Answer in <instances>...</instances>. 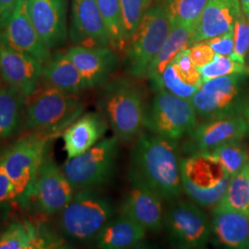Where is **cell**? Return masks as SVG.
Segmentation results:
<instances>
[{
	"label": "cell",
	"mask_w": 249,
	"mask_h": 249,
	"mask_svg": "<svg viewBox=\"0 0 249 249\" xmlns=\"http://www.w3.org/2000/svg\"><path fill=\"white\" fill-rule=\"evenodd\" d=\"M178 144L155 134H141L131 151L129 175L138 178L167 202L183 193Z\"/></svg>",
	"instance_id": "cell-1"
},
{
	"label": "cell",
	"mask_w": 249,
	"mask_h": 249,
	"mask_svg": "<svg viewBox=\"0 0 249 249\" xmlns=\"http://www.w3.org/2000/svg\"><path fill=\"white\" fill-rule=\"evenodd\" d=\"M56 229L67 242L94 240L102 229L115 217V207L100 189H82L56 214Z\"/></svg>",
	"instance_id": "cell-2"
},
{
	"label": "cell",
	"mask_w": 249,
	"mask_h": 249,
	"mask_svg": "<svg viewBox=\"0 0 249 249\" xmlns=\"http://www.w3.org/2000/svg\"><path fill=\"white\" fill-rule=\"evenodd\" d=\"M97 107L118 140L132 142L142 134L146 105L142 91L133 83L124 80L107 82Z\"/></svg>",
	"instance_id": "cell-3"
},
{
	"label": "cell",
	"mask_w": 249,
	"mask_h": 249,
	"mask_svg": "<svg viewBox=\"0 0 249 249\" xmlns=\"http://www.w3.org/2000/svg\"><path fill=\"white\" fill-rule=\"evenodd\" d=\"M73 95L45 85L28 99L26 113L20 133L38 132L53 137L80 117L85 106Z\"/></svg>",
	"instance_id": "cell-4"
},
{
	"label": "cell",
	"mask_w": 249,
	"mask_h": 249,
	"mask_svg": "<svg viewBox=\"0 0 249 249\" xmlns=\"http://www.w3.org/2000/svg\"><path fill=\"white\" fill-rule=\"evenodd\" d=\"M53 138L46 134L27 132L0 151L3 166L14 185L16 202L25 209L38 170Z\"/></svg>",
	"instance_id": "cell-5"
},
{
	"label": "cell",
	"mask_w": 249,
	"mask_h": 249,
	"mask_svg": "<svg viewBox=\"0 0 249 249\" xmlns=\"http://www.w3.org/2000/svg\"><path fill=\"white\" fill-rule=\"evenodd\" d=\"M180 168L184 192L200 207L218 204L231 180L212 153L192 154L181 160Z\"/></svg>",
	"instance_id": "cell-6"
},
{
	"label": "cell",
	"mask_w": 249,
	"mask_h": 249,
	"mask_svg": "<svg viewBox=\"0 0 249 249\" xmlns=\"http://www.w3.org/2000/svg\"><path fill=\"white\" fill-rule=\"evenodd\" d=\"M172 27L167 11L161 5L150 7L126 47V71L135 78H147L149 68L159 53Z\"/></svg>",
	"instance_id": "cell-7"
},
{
	"label": "cell",
	"mask_w": 249,
	"mask_h": 249,
	"mask_svg": "<svg viewBox=\"0 0 249 249\" xmlns=\"http://www.w3.org/2000/svg\"><path fill=\"white\" fill-rule=\"evenodd\" d=\"M118 151L117 137L103 139L89 151L67 160L61 170L75 191L101 189L114 178Z\"/></svg>",
	"instance_id": "cell-8"
},
{
	"label": "cell",
	"mask_w": 249,
	"mask_h": 249,
	"mask_svg": "<svg viewBox=\"0 0 249 249\" xmlns=\"http://www.w3.org/2000/svg\"><path fill=\"white\" fill-rule=\"evenodd\" d=\"M155 91L146 107L144 127L151 133L178 142L197 124L194 106L191 100L180 98L163 89Z\"/></svg>",
	"instance_id": "cell-9"
},
{
	"label": "cell",
	"mask_w": 249,
	"mask_h": 249,
	"mask_svg": "<svg viewBox=\"0 0 249 249\" xmlns=\"http://www.w3.org/2000/svg\"><path fill=\"white\" fill-rule=\"evenodd\" d=\"M246 75H229L207 80L201 84L191 102L201 122L241 116L247 92Z\"/></svg>",
	"instance_id": "cell-10"
},
{
	"label": "cell",
	"mask_w": 249,
	"mask_h": 249,
	"mask_svg": "<svg viewBox=\"0 0 249 249\" xmlns=\"http://www.w3.org/2000/svg\"><path fill=\"white\" fill-rule=\"evenodd\" d=\"M74 194L75 189L57 166L49 149L38 170L28 208L44 216H55L69 204Z\"/></svg>",
	"instance_id": "cell-11"
},
{
	"label": "cell",
	"mask_w": 249,
	"mask_h": 249,
	"mask_svg": "<svg viewBox=\"0 0 249 249\" xmlns=\"http://www.w3.org/2000/svg\"><path fill=\"white\" fill-rule=\"evenodd\" d=\"M163 227L170 243L178 249H203L211 237L209 218L194 202L173 201L164 216Z\"/></svg>",
	"instance_id": "cell-12"
},
{
	"label": "cell",
	"mask_w": 249,
	"mask_h": 249,
	"mask_svg": "<svg viewBox=\"0 0 249 249\" xmlns=\"http://www.w3.org/2000/svg\"><path fill=\"white\" fill-rule=\"evenodd\" d=\"M0 45L28 53L42 64L52 53L33 23L28 10V0H17L9 13L0 19Z\"/></svg>",
	"instance_id": "cell-13"
},
{
	"label": "cell",
	"mask_w": 249,
	"mask_h": 249,
	"mask_svg": "<svg viewBox=\"0 0 249 249\" xmlns=\"http://www.w3.org/2000/svg\"><path fill=\"white\" fill-rule=\"evenodd\" d=\"M248 135V125L242 116L203 121L187 135L183 151L187 154L209 153L218 146L242 141Z\"/></svg>",
	"instance_id": "cell-14"
},
{
	"label": "cell",
	"mask_w": 249,
	"mask_h": 249,
	"mask_svg": "<svg viewBox=\"0 0 249 249\" xmlns=\"http://www.w3.org/2000/svg\"><path fill=\"white\" fill-rule=\"evenodd\" d=\"M28 10L41 40L51 51L68 38V0H28Z\"/></svg>",
	"instance_id": "cell-15"
},
{
	"label": "cell",
	"mask_w": 249,
	"mask_h": 249,
	"mask_svg": "<svg viewBox=\"0 0 249 249\" xmlns=\"http://www.w3.org/2000/svg\"><path fill=\"white\" fill-rule=\"evenodd\" d=\"M69 35L76 45L111 46L110 36L96 0H72Z\"/></svg>",
	"instance_id": "cell-16"
},
{
	"label": "cell",
	"mask_w": 249,
	"mask_h": 249,
	"mask_svg": "<svg viewBox=\"0 0 249 249\" xmlns=\"http://www.w3.org/2000/svg\"><path fill=\"white\" fill-rule=\"evenodd\" d=\"M43 64L34 56L0 45V78L30 98L42 81Z\"/></svg>",
	"instance_id": "cell-17"
},
{
	"label": "cell",
	"mask_w": 249,
	"mask_h": 249,
	"mask_svg": "<svg viewBox=\"0 0 249 249\" xmlns=\"http://www.w3.org/2000/svg\"><path fill=\"white\" fill-rule=\"evenodd\" d=\"M130 188L125 195L121 213L140 223L147 231H159L163 227L162 198L138 178L128 176Z\"/></svg>",
	"instance_id": "cell-18"
},
{
	"label": "cell",
	"mask_w": 249,
	"mask_h": 249,
	"mask_svg": "<svg viewBox=\"0 0 249 249\" xmlns=\"http://www.w3.org/2000/svg\"><path fill=\"white\" fill-rule=\"evenodd\" d=\"M65 53L79 70L88 88L104 86L118 65V57L110 47L74 45Z\"/></svg>",
	"instance_id": "cell-19"
},
{
	"label": "cell",
	"mask_w": 249,
	"mask_h": 249,
	"mask_svg": "<svg viewBox=\"0 0 249 249\" xmlns=\"http://www.w3.org/2000/svg\"><path fill=\"white\" fill-rule=\"evenodd\" d=\"M108 127L107 119L100 111L88 112L78 117L61 134L68 160L89 151L104 139Z\"/></svg>",
	"instance_id": "cell-20"
},
{
	"label": "cell",
	"mask_w": 249,
	"mask_h": 249,
	"mask_svg": "<svg viewBox=\"0 0 249 249\" xmlns=\"http://www.w3.org/2000/svg\"><path fill=\"white\" fill-rule=\"evenodd\" d=\"M241 15L239 0H208L192 36L191 45L233 30Z\"/></svg>",
	"instance_id": "cell-21"
},
{
	"label": "cell",
	"mask_w": 249,
	"mask_h": 249,
	"mask_svg": "<svg viewBox=\"0 0 249 249\" xmlns=\"http://www.w3.org/2000/svg\"><path fill=\"white\" fill-rule=\"evenodd\" d=\"M67 241L30 222H16L0 233V249H61Z\"/></svg>",
	"instance_id": "cell-22"
},
{
	"label": "cell",
	"mask_w": 249,
	"mask_h": 249,
	"mask_svg": "<svg viewBox=\"0 0 249 249\" xmlns=\"http://www.w3.org/2000/svg\"><path fill=\"white\" fill-rule=\"evenodd\" d=\"M211 235L227 249H249V216L235 211H213Z\"/></svg>",
	"instance_id": "cell-23"
},
{
	"label": "cell",
	"mask_w": 249,
	"mask_h": 249,
	"mask_svg": "<svg viewBox=\"0 0 249 249\" xmlns=\"http://www.w3.org/2000/svg\"><path fill=\"white\" fill-rule=\"evenodd\" d=\"M42 80L45 85L63 91L78 95L88 89L79 70L73 64L67 53L54 51L46 62L43 64Z\"/></svg>",
	"instance_id": "cell-24"
},
{
	"label": "cell",
	"mask_w": 249,
	"mask_h": 249,
	"mask_svg": "<svg viewBox=\"0 0 249 249\" xmlns=\"http://www.w3.org/2000/svg\"><path fill=\"white\" fill-rule=\"evenodd\" d=\"M146 231L140 223L120 213L107 223L93 241L98 249H130L145 239Z\"/></svg>",
	"instance_id": "cell-25"
},
{
	"label": "cell",
	"mask_w": 249,
	"mask_h": 249,
	"mask_svg": "<svg viewBox=\"0 0 249 249\" xmlns=\"http://www.w3.org/2000/svg\"><path fill=\"white\" fill-rule=\"evenodd\" d=\"M28 97L7 84L0 87V141L20 133L26 113Z\"/></svg>",
	"instance_id": "cell-26"
},
{
	"label": "cell",
	"mask_w": 249,
	"mask_h": 249,
	"mask_svg": "<svg viewBox=\"0 0 249 249\" xmlns=\"http://www.w3.org/2000/svg\"><path fill=\"white\" fill-rule=\"evenodd\" d=\"M194 33L195 30L190 27L179 23H172L169 35L148 71L147 78L151 80V85L158 81L161 73L178 53L183 49L191 46V39Z\"/></svg>",
	"instance_id": "cell-27"
},
{
	"label": "cell",
	"mask_w": 249,
	"mask_h": 249,
	"mask_svg": "<svg viewBox=\"0 0 249 249\" xmlns=\"http://www.w3.org/2000/svg\"><path fill=\"white\" fill-rule=\"evenodd\" d=\"M224 210L240 212L249 216V160L231 178L222 199L214 208V211Z\"/></svg>",
	"instance_id": "cell-28"
},
{
	"label": "cell",
	"mask_w": 249,
	"mask_h": 249,
	"mask_svg": "<svg viewBox=\"0 0 249 249\" xmlns=\"http://www.w3.org/2000/svg\"><path fill=\"white\" fill-rule=\"evenodd\" d=\"M110 36L111 47L120 52L126 50L128 38L124 29L120 0H96Z\"/></svg>",
	"instance_id": "cell-29"
},
{
	"label": "cell",
	"mask_w": 249,
	"mask_h": 249,
	"mask_svg": "<svg viewBox=\"0 0 249 249\" xmlns=\"http://www.w3.org/2000/svg\"><path fill=\"white\" fill-rule=\"evenodd\" d=\"M208 0H161L172 23H179L196 31Z\"/></svg>",
	"instance_id": "cell-30"
},
{
	"label": "cell",
	"mask_w": 249,
	"mask_h": 249,
	"mask_svg": "<svg viewBox=\"0 0 249 249\" xmlns=\"http://www.w3.org/2000/svg\"><path fill=\"white\" fill-rule=\"evenodd\" d=\"M209 153L218 159L231 178L244 167L249 159L247 146L241 141L224 143Z\"/></svg>",
	"instance_id": "cell-31"
},
{
	"label": "cell",
	"mask_w": 249,
	"mask_h": 249,
	"mask_svg": "<svg viewBox=\"0 0 249 249\" xmlns=\"http://www.w3.org/2000/svg\"><path fill=\"white\" fill-rule=\"evenodd\" d=\"M202 82L229 75L249 76V65L234 61L230 56L217 54L213 60L199 69Z\"/></svg>",
	"instance_id": "cell-32"
},
{
	"label": "cell",
	"mask_w": 249,
	"mask_h": 249,
	"mask_svg": "<svg viewBox=\"0 0 249 249\" xmlns=\"http://www.w3.org/2000/svg\"><path fill=\"white\" fill-rule=\"evenodd\" d=\"M154 90L163 89L180 98L191 100L199 87L187 84L179 77L173 62L165 68L160 79L152 85Z\"/></svg>",
	"instance_id": "cell-33"
},
{
	"label": "cell",
	"mask_w": 249,
	"mask_h": 249,
	"mask_svg": "<svg viewBox=\"0 0 249 249\" xmlns=\"http://www.w3.org/2000/svg\"><path fill=\"white\" fill-rule=\"evenodd\" d=\"M151 3V0H120L128 43Z\"/></svg>",
	"instance_id": "cell-34"
},
{
	"label": "cell",
	"mask_w": 249,
	"mask_h": 249,
	"mask_svg": "<svg viewBox=\"0 0 249 249\" xmlns=\"http://www.w3.org/2000/svg\"><path fill=\"white\" fill-rule=\"evenodd\" d=\"M233 43L231 59L246 64L249 53V21L243 13L233 26Z\"/></svg>",
	"instance_id": "cell-35"
},
{
	"label": "cell",
	"mask_w": 249,
	"mask_h": 249,
	"mask_svg": "<svg viewBox=\"0 0 249 249\" xmlns=\"http://www.w3.org/2000/svg\"><path fill=\"white\" fill-rule=\"evenodd\" d=\"M176 71H178L179 77L184 80L187 84L200 87L202 82L201 74L199 69L191 61L189 54H188V48L183 49L172 61Z\"/></svg>",
	"instance_id": "cell-36"
},
{
	"label": "cell",
	"mask_w": 249,
	"mask_h": 249,
	"mask_svg": "<svg viewBox=\"0 0 249 249\" xmlns=\"http://www.w3.org/2000/svg\"><path fill=\"white\" fill-rule=\"evenodd\" d=\"M188 54L191 61L198 69L212 62L216 55L213 48L206 41L195 43L188 47Z\"/></svg>",
	"instance_id": "cell-37"
},
{
	"label": "cell",
	"mask_w": 249,
	"mask_h": 249,
	"mask_svg": "<svg viewBox=\"0 0 249 249\" xmlns=\"http://www.w3.org/2000/svg\"><path fill=\"white\" fill-rule=\"evenodd\" d=\"M13 202H16L14 185L4 168L0 158V210L8 208Z\"/></svg>",
	"instance_id": "cell-38"
},
{
	"label": "cell",
	"mask_w": 249,
	"mask_h": 249,
	"mask_svg": "<svg viewBox=\"0 0 249 249\" xmlns=\"http://www.w3.org/2000/svg\"><path fill=\"white\" fill-rule=\"evenodd\" d=\"M206 42L213 48L215 53L231 57L233 52V45H234L233 30L229 31L221 36L206 40Z\"/></svg>",
	"instance_id": "cell-39"
},
{
	"label": "cell",
	"mask_w": 249,
	"mask_h": 249,
	"mask_svg": "<svg viewBox=\"0 0 249 249\" xmlns=\"http://www.w3.org/2000/svg\"><path fill=\"white\" fill-rule=\"evenodd\" d=\"M16 1L17 0H0V19L9 13L15 5Z\"/></svg>",
	"instance_id": "cell-40"
},
{
	"label": "cell",
	"mask_w": 249,
	"mask_h": 249,
	"mask_svg": "<svg viewBox=\"0 0 249 249\" xmlns=\"http://www.w3.org/2000/svg\"><path fill=\"white\" fill-rule=\"evenodd\" d=\"M241 116L245 119L247 125H248V134H249V92H247L246 98L244 101V105L242 108Z\"/></svg>",
	"instance_id": "cell-41"
},
{
	"label": "cell",
	"mask_w": 249,
	"mask_h": 249,
	"mask_svg": "<svg viewBox=\"0 0 249 249\" xmlns=\"http://www.w3.org/2000/svg\"><path fill=\"white\" fill-rule=\"evenodd\" d=\"M239 3L242 13L249 21V0H239Z\"/></svg>",
	"instance_id": "cell-42"
},
{
	"label": "cell",
	"mask_w": 249,
	"mask_h": 249,
	"mask_svg": "<svg viewBox=\"0 0 249 249\" xmlns=\"http://www.w3.org/2000/svg\"><path fill=\"white\" fill-rule=\"evenodd\" d=\"M246 62H248V65H249V55H248V57H247V61Z\"/></svg>",
	"instance_id": "cell-43"
},
{
	"label": "cell",
	"mask_w": 249,
	"mask_h": 249,
	"mask_svg": "<svg viewBox=\"0 0 249 249\" xmlns=\"http://www.w3.org/2000/svg\"><path fill=\"white\" fill-rule=\"evenodd\" d=\"M1 85H2V84H1V83H0V87H1Z\"/></svg>",
	"instance_id": "cell-44"
},
{
	"label": "cell",
	"mask_w": 249,
	"mask_h": 249,
	"mask_svg": "<svg viewBox=\"0 0 249 249\" xmlns=\"http://www.w3.org/2000/svg\"></svg>",
	"instance_id": "cell-45"
}]
</instances>
